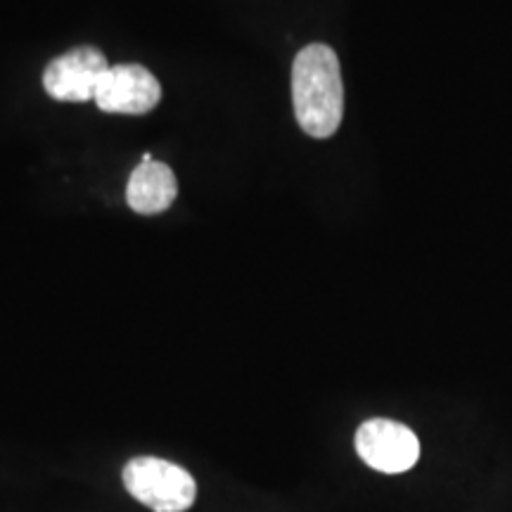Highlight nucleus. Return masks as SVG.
Instances as JSON below:
<instances>
[{"instance_id":"obj_1","label":"nucleus","mask_w":512,"mask_h":512,"mask_svg":"<svg viewBox=\"0 0 512 512\" xmlns=\"http://www.w3.org/2000/svg\"><path fill=\"white\" fill-rule=\"evenodd\" d=\"M292 102L299 126L313 138H330L342 124V72L330 46L311 43L294 57Z\"/></svg>"},{"instance_id":"obj_2","label":"nucleus","mask_w":512,"mask_h":512,"mask_svg":"<svg viewBox=\"0 0 512 512\" xmlns=\"http://www.w3.org/2000/svg\"><path fill=\"white\" fill-rule=\"evenodd\" d=\"M124 484L128 494L155 512H185L197 498V484L190 472L164 458L128 460Z\"/></svg>"},{"instance_id":"obj_3","label":"nucleus","mask_w":512,"mask_h":512,"mask_svg":"<svg viewBox=\"0 0 512 512\" xmlns=\"http://www.w3.org/2000/svg\"><path fill=\"white\" fill-rule=\"evenodd\" d=\"M356 451L373 470L399 475L418 463L420 441L401 422L375 418L358 427Z\"/></svg>"},{"instance_id":"obj_4","label":"nucleus","mask_w":512,"mask_h":512,"mask_svg":"<svg viewBox=\"0 0 512 512\" xmlns=\"http://www.w3.org/2000/svg\"><path fill=\"white\" fill-rule=\"evenodd\" d=\"M162 100V86L150 69L140 64L110 67L98 83L95 105L107 114H147Z\"/></svg>"},{"instance_id":"obj_5","label":"nucleus","mask_w":512,"mask_h":512,"mask_svg":"<svg viewBox=\"0 0 512 512\" xmlns=\"http://www.w3.org/2000/svg\"><path fill=\"white\" fill-rule=\"evenodd\" d=\"M107 69L110 64L98 48H74L48 64L43 72V88L50 98L60 102L95 100L98 83Z\"/></svg>"},{"instance_id":"obj_6","label":"nucleus","mask_w":512,"mask_h":512,"mask_svg":"<svg viewBox=\"0 0 512 512\" xmlns=\"http://www.w3.org/2000/svg\"><path fill=\"white\" fill-rule=\"evenodd\" d=\"M178 195V183L174 171L164 162H140L128 178L126 202L138 214L152 216L162 214L174 204Z\"/></svg>"}]
</instances>
